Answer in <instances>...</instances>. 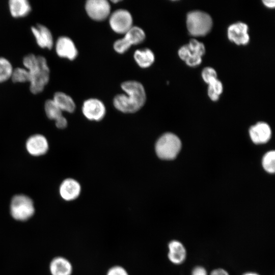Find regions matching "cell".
I'll return each instance as SVG.
<instances>
[{"label": "cell", "instance_id": "obj_1", "mask_svg": "<svg viewBox=\"0 0 275 275\" xmlns=\"http://www.w3.org/2000/svg\"><path fill=\"white\" fill-rule=\"evenodd\" d=\"M121 88L126 94H119L114 98L115 108L125 113H133L141 109L146 100L143 86L137 81L129 80L123 82Z\"/></svg>", "mask_w": 275, "mask_h": 275}, {"label": "cell", "instance_id": "obj_2", "mask_svg": "<svg viewBox=\"0 0 275 275\" xmlns=\"http://www.w3.org/2000/svg\"><path fill=\"white\" fill-rule=\"evenodd\" d=\"M23 64L30 73V91L33 94L41 92L49 79V69L45 58L33 54L26 56Z\"/></svg>", "mask_w": 275, "mask_h": 275}, {"label": "cell", "instance_id": "obj_3", "mask_svg": "<svg viewBox=\"0 0 275 275\" xmlns=\"http://www.w3.org/2000/svg\"><path fill=\"white\" fill-rule=\"evenodd\" d=\"M186 26L189 33L194 36H205L210 31L212 20L207 13L201 11L189 12L186 16Z\"/></svg>", "mask_w": 275, "mask_h": 275}, {"label": "cell", "instance_id": "obj_4", "mask_svg": "<svg viewBox=\"0 0 275 275\" xmlns=\"http://www.w3.org/2000/svg\"><path fill=\"white\" fill-rule=\"evenodd\" d=\"M181 143L177 136L172 133L161 135L155 144V152L158 157L164 160L174 159L179 152Z\"/></svg>", "mask_w": 275, "mask_h": 275}, {"label": "cell", "instance_id": "obj_5", "mask_svg": "<svg viewBox=\"0 0 275 275\" xmlns=\"http://www.w3.org/2000/svg\"><path fill=\"white\" fill-rule=\"evenodd\" d=\"M10 209L12 217L19 221H26L35 213L33 201L23 194L15 195L12 198Z\"/></svg>", "mask_w": 275, "mask_h": 275}, {"label": "cell", "instance_id": "obj_6", "mask_svg": "<svg viewBox=\"0 0 275 275\" xmlns=\"http://www.w3.org/2000/svg\"><path fill=\"white\" fill-rule=\"evenodd\" d=\"M109 22L115 32L125 34L132 26V17L127 10L119 9L111 14Z\"/></svg>", "mask_w": 275, "mask_h": 275}, {"label": "cell", "instance_id": "obj_7", "mask_svg": "<svg viewBox=\"0 0 275 275\" xmlns=\"http://www.w3.org/2000/svg\"><path fill=\"white\" fill-rule=\"evenodd\" d=\"M85 9L87 14L92 19L101 21L109 16L111 6L106 0H89L85 4Z\"/></svg>", "mask_w": 275, "mask_h": 275}, {"label": "cell", "instance_id": "obj_8", "mask_svg": "<svg viewBox=\"0 0 275 275\" xmlns=\"http://www.w3.org/2000/svg\"><path fill=\"white\" fill-rule=\"evenodd\" d=\"M105 107L99 99L90 98L86 100L82 106L84 115L89 120L100 121L105 116Z\"/></svg>", "mask_w": 275, "mask_h": 275}, {"label": "cell", "instance_id": "obj_9", "mask_svg": "<svg viewBox=\"0 0 275 275\" xmlns=\"http://www.w3.org/2000/svg\"><path fill=\"white\" fill-rule=\"evenodd\" d=\"M248 31V26L246 23L238 22L229 26L227 30L228 37L237 45H246L250 41Z\"/></svg>", "mask_w": 275, "mask_h": 275}, {"label": "cell", "instance_id": "obj_10", "mask_svg": "<svg viewBox=\"0 0 275 275\" xmlns=\"http://www.w3.org/2000/svg\"><path fill=\"white\" fill-rule=\"evenodd\" d=\"M25 147L29 153L39 156L45 154L48 150V143L46 138L40 134L31 136L26 142Z\"/></svg>", "mask_w": 275, "mask_h": 275}, {"label": "cell", "instance_id": "obj_11", "mask_svg": "<svg viewBox=\"0 0 275 275\" xmlns=\"http://www.w3.org/2000/svg\"><path fill=\"white\" fill-rule=\"evenodd\" d=\"M56 50L59 57L69 60H74L78 53L73 41L69 37L65 36L58 38L56 44Z\"/></svg>", "mask_w": 275, "mask_h": 275}, {"label": "cell", "instance_id": "obj_12", "mask_svg": "<svg viewBox=\"0 0 275 275\" xmlns=\"http://www.w3.org/2000/svg\"><path fill=\"white\" fill-rule=\"evenodd\" d=\"M80 190L79 183L71 178L64 180L60 185L59 189L61 197L67 201L75 200L79 196Z\"/></svg>", "mask_w": 275, "mask_h": 275}, {"label": "cell", "instance_id": "obj_13", "mask_svg": "<svg viewBox=\"0 0 275 275\" xmlns=\"http://www.w3.org/2000/svg\"><path fill=\"white\" fill-rule=\"evenodd\" d=\"M31 30L40 47L51 49L53 44V38L51 33L47 27L38 24L36 26H33Z\"/></svg>", "mask_w": 275, "mask_h": 275}, {"label": "cell", "instance_id": "obj_14", "mask_svg": "<svg viewBox=\"0 0 275 275\" xmlns=\"http://www.w3.org/2000/svg\"><path fill=\"white\" fill-rule=\"evenodd\" d=\"M249 132L252 141L256 144L267 142L270 139L271 134L270 127L264 122H259L252 126Z\"/></svg>", "mask_w": 275, "mask_h": 275}, {"label": "cell", "instance_id": "obj_15", "mask_svg": "<svg viewBox=\"0 0 275 275\" xmlns=\"http://www.w3.org/2000/svg\"><path fill=\"white\" fill-rule=\"evenodd\" d=\"M47 117L56 121V125L59 129H64L67 126V121L62 115V111L52 100H47L44 105Z\"/></svg>", "mask_w": 275, "mask_h": 275}, {"label": "cell", "instance_id": "obj_16", "mask_svg": "<svg viewBox=\"0 0 275 275\" xmlns=\"http://www.w3.org/2000/svg\"><path fill=\"white\" fill-rule=\"evenodd\" d=\"M49 270L51 275H71L73 266L67 258L58 256L54 257L51 261Z\"/></svg>", "mask_w": 275, "mask_h": 275}, {"label": "cell", "instance_id": "obj_17", "mask_svg": "<svg viewBox=\"0 0 275 275\" xmlns=\"http://www.w3.org/2000/svg\"><path fill=\"white\" fill-rule=\"evenodd\" d=\"M168 258L172 263L180 264L185 261L186 252L181 242L176 240H172L168 243Z\"/></svg>", "mask_w": 275, "mask_h": 275}, {"label": "cell", "instance_id": "obj_18", "mask_svg": "<svg viewBox=\"0 0 275 275\" xmlns=\"http://www.w3.org/2000/svg\"><path fill=\"white\" fill-rule=\"evenodd\" d=\"M9 7L11 14L14 17L25 16L31 10L30 4L26 0H10Z\"/></svg>", "mask_w": 275, "mask_h": 275}, {"label": "cell", "instance_id": "obj_19", "mask_svg": "<svg viewBox=\"0 0 275 275\" xmlns=\"http://www.w3.org/2000/svg\"><path fill=\"white\" fill-rule=\"evenodd\" d=\"M52 100L63 112L72 113L75 108V104L72 98L63 92H56Z\"/></svg>", "mask_w": 275, "mask_h": 275}, {"label": "cell", "instance_id": "obj_20", "mask_svg": "<svg viewBox=\"0 0 275 275\" xmlns=\"http://www.w3.org/2000/svg\"><path fill=\"white\" fill-rule=\"evenodd\" d=\"M134 59L140 67L146 68L153 63L155 56L150 49L146 48L136 50L134 53Z\"/></svg>", "mask_w": 275, "mask_h": 275}, {"label": "cell", "instance_id": "obj_21", "mask_svg": "<svg viewBox=\"0 0 275 275\" xmlns=\"http://www.w3.org/2000/svg\"><path fill=\"white\" fill-rule=\"evenodd\" d=\"M124 37L131 45L142 43L145 38L144 31L138 26H132L125 34Z\"/></svg>", "mask_w": 275, "mask_h": 275}, {"label": "cell", "instance_id": "obj_22", "mask_svg": "<svg viewBox=\"0 0 275 275\" xmlns=\"http://www.w3.org/2000/svg\"><path fill=\"white\" fill-rule=\"evenodd\" d=\"M13 69L11 64L6 59L0 58V82H4L11 77Z\"/></svg>", "mask_w": 275, "mask_h": 275}, {"label": "cell", "instance_id": "obj_23", "mask_svg": "<svg viewBox=\"0 0 275 275\" xmlns=\"http://www.w3.org/2000/svg\"><path fill=\"white\" fill-rule=\"evenodd\" d=\"M262 165L265 170L270 173L275 171V152L270 151L266 153L262 160Z\"/></svg>", "mask_w": 275, "mask_h": 275}, {"label": "cell", "instance_id": "obj_24", "mask_svg": "<svg viewBox=\"0 0 275 275\" xmlns=\"http://www.w3.org/2000/svg\"><path fill=\"white\" fill-rule=\"evenodd\" d=\"M11 78L14 82H24L30 81V76L29 71L22 68H17L13 70Z\"/></svg>", "mask_w": 275, "mask_h": 275}, {"label": "cell", "instance_id": "obj_25", "mask_svg": "<svg viewBox=\"0 0 275 275\" xmlns=\"http://www.w3.org/2000/svg\"><path fill=\"white\" fill-rule=\"evenodd\" d=\"M187 45L193 54L202 57L205 52L204 45L196 39L190 40Z\"/></svg>", "mask_w": 275, "mask_h": 275}, {"label": "cell", "instance_id": "obj_26", "mask_svg": "<svg viewBox=\"0 0 275 275\" xmlns=\"http://www.w3.org/2000/svg\"><path fill=\"white\" fill-rule=\"evenodd\" d=\"M131 46L130 43L124 37L115 41L114 44V48L118 53H123L126 52Z\"/></svg>", "mask_w": 275, "mask_h": 275}, {"label": "cell", "instance_id": "obj_27", "mask_svg": "<svg viewBox=\"0 0 275 275\" xmlns=\"http://www.w3.org/2000/svg\"><path fill=\"white\" fill-rule=\"evenodd\" d=\"M202 77L204 81L208 84L211 80L216 78V72L213 68L206 67L202 72Z\"/></svg>", "mask_w": 275, "mask_h": 275}, {"label": "cell", "instance_id": "obj_28", "mask_svg": "<svg viewBox=\"0 0 275 275\" xmlns=\"http://www.w3.org/2000/svg\"><path fill=\"white\" fill-rule=\"evenodd\" d=\"M106 275H129V274L124 267L116 265L108 269Z\"/></svg>", "mask_w": 275, "mask_h": 275}, {"label": "cell", "instance_id": "obj_29", "mask_svg": "<svg viewBox=\"0 0 275 275\" xmlns=\"http://www.w3.org/2000/svg\"><path fill=\"white\" fill-rule=\"evenodd\" d=\"M208 86L219 96L222 93L223 89V85L221 81L218 80L217 78L211 80L208 83Z\"/></svg>", "mask_w": 275, "mask_h": 275}, {"label": "cell", "instance_id": "obj_30", "mask_svg": "<svg viewBox=\"0 0 275 275\" xmlns=\"http://www.w3.org/2000/svg\"><path fill=\"white\" fill-rule=\"evenodd\" d=\"M178 53L179 58L185 62L193 55L187 44L184 45L180 47Z\"/></svg>", "mask_w": 275, "mask_h": 275}, {"label": "cell", "instance_id": "obj_31", "mask_svg": "<svg viewBox=\"0 0 275 275\" xmlns=\"http://www.w3.org/2000/svg\"><path fill=\"white\" fill-rule=\"evenodd\" d=\"M186 64L190 67H194L200 65L202 62V57L193 54L185 62Z\"/></svg>", "mask_w": 275, "mask_h": 275}, {"label": "cell", "instance_id": "obj_32", "mask_svg": "<svg viewBox=\"0 0 275 275\" xmlns=\"http://www.w3.org/2000/svg\"><path fill=\"white\" fill-rule=\"evenodd\" d=\"M191 275H207V272L203 267L196 266L193 269Z\"/></svg>", "mask_w": 275, "mask_h": 275}, {"label": "cell", "instance_id": "obj_33", "mask_svg": "<svg viewBox=\"0 0 275 275\" xmlns=\"http://www.w3.org/2000/svg\"><path fill=\"white\" fill-rule=\"evenodd\" d=\"M208 95L210 99L214 101H217L219 98V95H217L209 86L208 88Z\"/></svg>", "mask_w": 275, "mask_h": 275}, {"label": "cell", "instance_id": "obj_34", "mask_svg": "<svg viewBox=\"0 0 275 275\" xmlns=\"http://www.w3.org/2000/svg\"><path fill=\"white\" fill-rule=\"evenodd\" d=\"M210 275H229V273L224 269L217 268L213 270Z\"/></svg>", "mask_w": 275, "mask_h": 275}, {"label": "cell", "instance_id": "obj_35", "mask_svg": "<svg viewBox=\"0 0 275 275\" xmlns=\"http://www.w3.org/2000/svg\"><path fill=\"white\" fill-rule=\"evenodd\" d=\"M262 3L268 8H273L275 7V1L274 0H263Z\"/></svg>", "mask_w": 275, "mask_h": 275}, {"label": "cell", "instance_id": "obj_36", "mask_svg": "<svg viewBox=\"0 0 275 275\" xmlns=\"http://www.w3.org/2000/svg\"><path fill=\"white\" fill-rule=\"evenodd\" d=\"M242 275H259V274L255 272H249L244 273Z\"/></svg>", "mask_w": 275, "mask_h": 275}]
</instances>
